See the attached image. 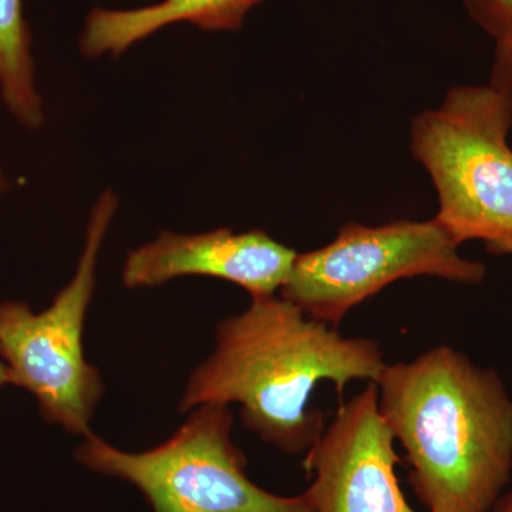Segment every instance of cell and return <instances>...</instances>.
<instances>
[{
	"mask_svg": "<svg viewBox=\"0 0 512 512\" xmlns=\"http://www.w3.org/2000/svg\"><path fill=\"white\" fill-rule=\"evenodd\" d=\"M298 252L262 229L234 234L229 228L205 234L163 232L128 254L127 288H153L181 276H211L244 288L251 298L278 295Z\"/></svg>",
	"mask_w": 512,
	"mask_h": 512,
	"instance_id": "ba28073f",
	"label": "cell"
},
{
	"mask_svg": "<svg viewBox=\"0 0 512 512\" xmlns=\"http://www.w3.org/2000/svg\"><path fill=\"white\" fill-rule=\"evenodd\" d=\"M490 512H512V481Z\"/></svg>",
	"mask_w": 512,
	"mask_h": 512,
	"instance_id": "5bb4252c",
	"label": "cell"
},
{
	"mask_svg": "<svg viewBox=\"0 0 512 512\" xmlns=\"http://www.w3.org/2000/svg\"><path fill=\"white\" fill-rule=\"evenodd\" d=\"M490 84L512 92V40L497 43Z\"/></svg>",
	"mask_w": 512,
	"mask_h": 512,
	"instance_id": "7c38bea8",
	"label": "cell"
},
{
	"mask_svg": "<svg viewBox=\"0 0 512 512\" xmlns=\"http://www.w3.org/2000/svg\"><path fill=\"white\" fill-rule=\"evenodd\" d=\"M375 384L427 512H490L512 481V399L497 370L440 345Z\"/></svg>",
	"mask_w": 512,
	"mask_h": 512,
	"instance_id": "7a4b0ae2",
	"label": "cell"
},
{
	"mask_svg": "<svg viewBox=\"0 0 512 512\" xmlns=\"http://www.w3.org/2000/svg\"><path fill=\"white\" fill-rule=\"evenodd\" d=\"M512 92L457 86L414 117L410 151L436 187V220L458 245L512 235Z\"/></svg>",
	"mask_w": 512,
	"mask_h": 512,
	"instance_id": "3957f363",
	"label": "cell"
},
{
	"mask_svg": "<svg viewBox=\"0 0 512 512\" xmlns=\"http://www.w3.org/2000/svg\"><path fill=\"white\" fill-rule=\"evenodd\" d=\"M436 218L379 227L349 222L330 244L296 255L278 295L309 318L338 328L353 308L399 279L434 276L480 285L484 264L464 258Z\"/></svg>",
	"mask_w": 512,
	"mask_h": 512,
	"instance_id": "8992f818",
	"label": "cell"
},
{
	"mask_svg": "<svg viewBox=\"0 0 512 512\" xmlns=\"http://www.w3.org/2000/svg\"><path fill=\"white\" fill-rule=\"evenodd\" d=\"M13 386V377L12 373H10L8 365L3 362L2 357H0V389H3L5 386Z\"/></svg>",
	"mask_w": 512,
	"mask_h": 512,
	"instance_id": "9a60e30c",
	"label": "cell"
},
{
	"mask_svg": "<svg viewBox=\"0 0 512 512\" xmlns=\"http://www.w3.org/2000/svg\"><path fill=\"white\" fill-rule=\"evenodd\" d=\"M12 187V181L9 180L5 170H3L2 164H0V194H5Z\"/></svg>",
	"mask_w": 512,
	"mask_h": 512,
	"instance_id": "2e32d148",
	"label": "cell"
},
{
	"mask_svg": "<svg viewBox=\"0 0 512 512\" xmlns=\"http://www.w3.org/2000/svg\"><path fill=\"white\" fill-rule=\"evenodd\" d=\"M262 0H161L146 8L93 9L86 19L80 50L84 56H120L131 46L174 23L207 32H237L249 10Z\"/></svg>",
	"mask_w": 512,
	"mask_h": 512,
	"instance_id": "9c48e42d",
	"label": "cell"
},
{
	"mask_svg": "<svg viewBox=\"0 0 512 512\" xmlns=\"http://www.w3.org/2000/svg\"><path fill=\"white\" fill-rule=\"evenodd\" d=\"M386 365L376 340L346 338L281 296L254 298L218 323L214 352L192 372L180 410L239 404L242 424L265 443L308 453L328 417L311 407L319 383L332 382L343 403L350 382L376 383Z\"/></svg>",
	"mask_w": 512,
	"mask_h": 512,
	"instance_id": "6da1fadb",
	"label": "cell"
},
{
	"mask_svg": "<svg viewBox=\"0 0 512 512\" xmlns=\"http://www.w3.org/2000/svg\"><path fill=\"white\" fill-rule=\"evenodd\" d=\"M375 383L348 402L306 453L305 491L313 512H417L407 503L392 431L379 412Z\"/></svg>",
	"mask_w": 512,
	"mask_h": 512,
	"instance_id": "52a82bcc",
	"label": "cell"
},
{
	"mask_svg": "<svg viewBox=\"0 0 512 512\" xmlns=\"http://www.w3.org/2000/svg\"><path fill=\"white\" fill-rule=\"evenodd\" d=\"M117 205L110 191L94 204L76 274L49 308L36 313L25 302L0 303V357L13 386L35 397L47 423L74 436L92 433L90 420L103 396L99 370L84 359L83 330L96 288L97 259Z\"/></svg>",
	"mask_w": 512,
	"mask_h": 512,
	"instance_id": "5b68a950",
	"label": "cell"
},
{
	"mask_svg": "<svg viewBox=\"0 0 512 512\" xmlns=\"http://www.w3.org/2000/svg\"><path fill=\"white\" fill-rule=\"evenodd\" d=\"M484 244L490 254L512 256V235H508V237L488 239Z\"/></svg>",
	"mask_w": 512,
	"mask_h": 512,
	"instance_id": "4fadbf2b",
	"label": "cell"
},
{
	"mask_svg": "<svg viewBox=\"0 0 512 512\" xmlns=\"http://www.w3.org/2000/svg\"><path fill=\"white\" fill-rule=\"evenodd\" d=\"M228 404L195 407L170 440L128 453L89 433L76 450L82 466L137 487L154 512H313L305 493L284 497L256 485L232 440Z\"/></svg>",
	"mask_w": 512,
	"mask_h": 512,
	"instance_id": "277c9868",
	"label": "cell"
},
{
	"mask_svg": "<svg viewBox=\"0 0 512 512\" xmlns=\"http://www.w3.org/2000/svg\"><path fill=\"white\" fill-rule=\"evenodd\" d=\"M0 94L22 126H42L45 111L36 89L32 33L23 0H0Z\"/></svg>",
	"mask_w": 512,
	"mask_h": 512,
	"instance_id": "30bf717a",
	"label": "cell"
},
{
	"mask_svg": "<svg viewBox=\"0 0 512 512\" xmlns=\"http://www.w3.org/2000/svg\"><path fill=\"white\" fill-rule=\"evenodd\" d=\"M470 18L498 42L512 40V0H464Z\"/></svg>",
	"mask_w": 512,
	"mask_h": 512,
	"instance_id": "8fae6325",
	"label": "cell"
}]
</instances>
